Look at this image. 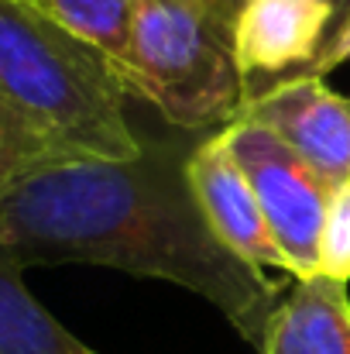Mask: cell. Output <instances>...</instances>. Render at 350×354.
Returning a JSON list of instances; mask_svg holds the SVG:
<instances>
[{
  "label": "cell",
  "mask_w": 350,
  "mask_h": 354,
  "mask_svg": "<svg viewBox=\"0 0 350 354\" xmlns=\"http://www.w3.org/2000/svg\"><path fill=\"white\" fill-rule=\"evenodd\" d=\"M189 145L141 138L134 158L76 155L0 196V248L31 265H104L203 296L261 351L278 286L210 231L189 186Z\"/></svg>",
  "instance_id": "obj_1"
},
{
  "label": "cell",
  "mask_w": 350,
  "mask_h": 354,
  "mask_svg": "<svg viewBox=\"0 0 350 354\" xmlns=\"http://www.w3.org/2000/svg\"><path fill=\"white\" fill-rule=\"evenodd\" d=\"M0 97L48 120L76 151L134 158L127 83L114 62L59 28L31 0H0Z\"/></svg>",
  "instance_id": "obj_2"
},
{
  "label": "cell",
  "mask_w": 350,
  "mask_h": 354,
  "mask_svg": "<svg viewBox=\"0 0 350 354\" xmlns=\"http://www.w3.org/2000/svg\"><path fill=\"white\" fill-rule=\"evenodd\" d=\"M124 83L182 131L231 124L244 107L231 31L210 0H137Z\"/></svg>",
  "instance_id": "obj_3"
},
{
  "label": "cell",
  "mask_w": 350,
  "mask_h": 354,
  "mask_svg": "<svg viewBox=\"0 0 350 354\" xmlns=\"http://www.w3.org/2000/svg\"><path fill=\"white\" fill-rule=\"evenodd\" d=\"M233 162L247 176L268 231L285 254L292 279L320 275V237L333 186L320 179L271 127L237 118L220 127Z\"/></svg>",
  "instance_id": "obj_4"
},
{
  "label": "cell",
  "mask_w": 350,
  "mask_h": 354,
  "mask_svg": "<svg viewBox=\"0 0 350 354\" xmlns=\"http://www.w3.org/2000/svg\"><path fill=\"white\" fill-rule=\"evenodd\" d=\"M337 21V10L323 0H233L227 31L244 100L278 80L309 73Z\"/></svg>",
  "instance_id": "obj_5"
},
{
  "label": "cell",
  "mask_w": 350,
  "mask_h": 354,
  "mask_svg": "<svg viewBox=\"0 0 350 354\" xmlns=\"http://www.w3.org/2000/svg\"><path fill=\"white\" fill-rule=\"evenodd\" d=\"M240 118L271 127L333 189L350 183V97L327 86V76L278 80L251 93Z\"/></svg>",
  "instance_id": "obj_6"
},
{
  "label": "cell",
  "mask_w": 350,
  "mask_h": 354,
  "mask_svg": "<svg viewBox=\"0 0 350 354\" xmlns=\"http://www.w3.org/2000/svg\"><path fill=\"white\" fill-rule=\"evenodd\" d=\"M189 186L196 193V203L210 224V231L220 237L233 254L261 272H289L282 248L268 231V221L261 214V203L233 162L224 134H210L189 151L186 165Z\"/></svg>",
  "instance_id": "obj_7"
},
{
  "label": "cell",
  "mask_w": 350,
  "mask_h": 354,
  "mask_svg": "<svg viewBox=\"0 0 350 354\" xmlns=\"http://www.w3.org/2000/svg\"><path fill=\"white\" fill-rule=\"evenodd\" d=\"M257 354H350V292L330 275L295 279Z\"/></svg>",
  "instance_id": "obj_8"
},
{
  "label": "cell",
  "mask_w": 350,
  "mask_h": 354,
  "mask_svg": "<svg viewBox=\"0 0 350 354\" xmlns=\"http://www.w3.org/2000/svg\"><path fill=\"white\" fill-rule=\"evenodd\" d=\"M24 268L17 254L0 248V354H100L31 296Z\"/></svg>",
  "instance_id": "obj_9"
},
{
  "label": "cell",
  "mask_w": 350,
  "mask_h": 354,
  "mask_svg": "<svg viewBox=\"0 0 350 354\" xmlns=\"http://www.w3.org/2000/svg\"><path fill=\"white\" fill-rule=\"evenodd\" d=\"M76 155L83 151H76L48 120L35 118L24 107L0 97V196L31 172Z\"/></svg>",
  "instance_id": "obj_10"
},
{
  "label": "cell",
  "mask_w": 350,
  "mask_h": 354,
  "mask_svg": "<svg viewBox=\"0 0 350 354\" xmlns=\"http://www.w3.org/2000/svg\"><path fill=\"white\" fill-rule=\"evenodd\" d=\"M41 14H48L59 28L97 48L114 62L124 80L127 45H130V24L137 0H31Z\"/></svg>",
  "instance_id": "obj_11"
},
{
  "label": "cell",
  "mask_w": 350,
  "mask_h": 354,
  "mask_svg": "<svg viewBox=\"0 0 350 354\" xmlns=\"http://www.w3.org/2000/svg\"><path fill=\"white\" fill-rule=\"evenodd\" d=\"M320 275L350 286V183L337 186L330 196L327 224L320 237Z\"/></svg>",
  "instance_id": "obj_12"
},
{
  "label": "cell",
  "mask_w": 350,
  "mask_h": 354,
  "mask_svg": "<svg viewBox=\"0 0 350 354\" xmlns=\"http://www.w3.org/2000/svg\"><path fill=\"white\" fill-rule=\"evenodd\" d=\"M344 62H350V14L333 28L327 48H323L320 59L309 66V73H313V76H327L330 69H337V66H344Z\"/></svg>",
  "instance_id": "obj_13"
},
{
  "label": "cell",
  "mask_w": 350,
  "mask_h": 354,
  "mask_svg": "<svg viewBox=\"0 0 350 354\" xmlns=\"http://www.w3.org/2000/svg\"><path fill=\"white\" fill-rule=\"evenodd\" d=\"M323 3H330V7L337 10V17H340V21H344V17L350 14V0H323ZM210 7L217 10V17H220L224 24L231 21V7H233V0H210ZM340 21H337V24H340Z\"/></svg>",
  "instance_id": "obj_14"
}]
</instances>
